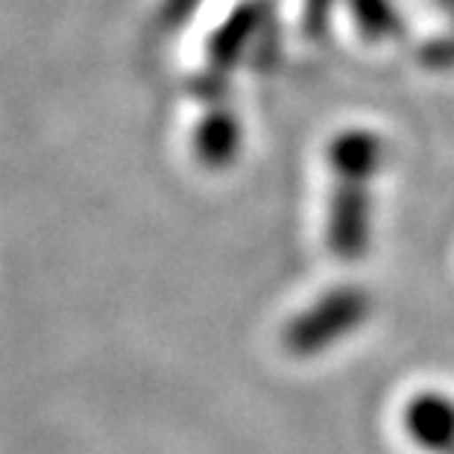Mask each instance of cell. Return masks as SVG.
Here are the masks:
<instances>
[{
	"instance_id": "cell-1",
	"label": "cell",
	"mask_w": 454,
	"mask_h": 454,
	"mask_svg": "<svg viewBox=\"0 0 454 454\" xmlns=\"http://www.w3.org/2000/svg\"><path fill=\"white\" fill-rule=\"evenodd\" d=\"M408 434L417 446L431 454H451L454 451V408L446 399H422L411 404Z\"/></svg>"
}]
</instances>
